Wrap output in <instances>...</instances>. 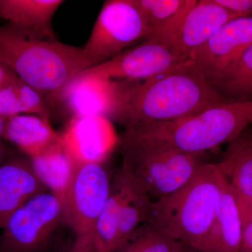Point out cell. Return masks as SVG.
Instances as JSON below:
<instances>
[{"label":"cell","instance_id":"6da1fadb","mask_svg":"<svg viewBox=\"0 0 252 252\" xmlns=\"http://www.w3.org/2000/svg\"><path fill=\"white\" fill-rule=\"evenodd\" d=\"M228 101L188 60L147 80L117 81L109 120L129 130L190 117Z\"/></svg>","mask_w":252,"mask_h":252},{"label":"cell","instance_id":"7a4b0ae2","mask_svg":"<svg viewBox=\"0 0 252 252\" xmlns=\"http://www.w3.org/2000/svg\"><path fill=\"white\" fill-rule=\"evenodd\" d=\"M0 62L49 106L57 103L64 88L93 66L83 47L34 37L9 24L0 27Z\"/></svg>","mask_w":252,"mask_h":252},{"label":"cell","instance_id":"3957f363","mask_svg":"<svg viewBox=\"0 0 252 252\" xmlns=\"http://www.w3.org/2000/svg\"><path fill=\"white\" fill-rule=\"evenodd\" d=\"M252 124V101H228L190 117L124 130L119 144L205 154L234 140Z\"/></svg>","mask_w":252,"mask_h":252},{"label":"cell","instance_id":"277c9868","mask_svg":"<svg viewBox=\"0 0 252 252\" xmlns=\"http://www.w3.org/2000/svg\"><path fill=\"white\" fill-rule=\"evenodd\" d=\"M225 182L216 162H207L180 189L153 200L146 221L200 251L216 219Z\"/></svg>","mask_w":252,"mask_h":252},{"label":"cell","instance_id":"5b68a950","mask_svg":"<svg viewBox=\"0 0 252 252\" xmlns=\"http://www.w3.org/2000/svg\"><path fill=\"white\" fill-rule=\"evenodd\" d=\"M122 167L143 186L151 198H165L180 189L206 163L205 154L174 149L119 144Z\"/></svg>","mask_w":252,"mask_h":252},{"label":"cell","instance_id":"8992f818","mask_svg":"<svg viewBox=\"0 0 252 252\" xmlns=\"http://www.w3.org/2000/svg\"><path fill=\"white\" fill-rule=\"evenodd\" d=\"M63 223V199L51 192L38 194L6 222L0 236V252H44Z\"/></svg>","mask_w":252,"mask_h":252},{"label":"cell","instance_id":"52a82bcc","mask_svg":"<svg viewBox=\"0 0 252 252\" xmlns=\"http://www.w3.org/2000/svg\"><path fill=\"white\" fill-rule=\"evenodd\" d=\"M149 35L136 0H107L83 49L94 66L109 61Z\"/></svg>","mask_w":252,"mask_h":252},{"label":"cell","instance_id":"ba28073f","mask_svg":"<svg viewBox=\"0 0 252 252\" xmlns=\"http://www.w3.org/2000/svg\"><path fill=\"white\" fill-rule=\"evenodd\" d=\"M175 39L159 36L147 39L80 74L111 81H142L188 61Z\"/></svg>","mask_w":252,"mask_h":252},{"label":"cell","instance_id":"9c48e42d","mask_svg":"<svg viewBox=\"0 0 252 252\" xmlns=\"http://www.w3.org/2000/svg\"><path fill=\"white\" fill-rule=\"evenodd\" d=\"M111 184L103 162L78 165L63 200L65 224L76 235H91L108 198Z\"/></svg>","mask_w":252,"mask_h":252},{"label":"cell","instance_id":"30bf717a","mask_svg":"<svg viewBox=\"0 0 252 252\" xmlns=\"http://www.w3.org/2000/svg\"><path fill=\"white\" fill-rule=\"evenodd\" d=\"M252 44V16L224 25L191 57L210 84Z\"/></svg>","mask_w":252,"mask_h":252},{"label":"cell","instance_id":"8fae6325","mask_svg":"<svg viewBox=\"0 0 252 252\" xmlns=\"http://www.w3.org/2000/svg\"><path fill=\"white\" fill-rule=\"evenodd\" d=\"M61 138L78 164L103 162L119 141L112 122L100 117L71 118Z\"/></svg>","mask_w":252,"mask_h":252},{"label":"cell","instance_id":"7c38bea8","mask_svg":"<svg viewBox=\"0 0 252 252\" xmlns=\"http://www.w3.org/2000/svg\"><path fill=\"white\" fill-rule=\"evenodd\" d=\"M117 81L79 74L64 88L57 103L71 118L100 117L109 119L116 97Z\"/></svg>","mask_w":252,"mask_h":252},{"label":"cell","instance_id":"4fadbf2b","mask_svg":"<svg viewBox=\"0 0 252 252\" xmlns=\"http://www.w3.org/2000/svg\"><path fill=\"white\" fill-rule=\"evenodd\" d=\"M48 189L36 177L31 161L15 158L0 166V230L30 199Z\"/></svg>","mask_w":252,"mask_h":252},{"label":"cell","instance_id":"5bb4252c","mask_svg":"<svg viewBox=\"0 0 252 252\" xmlns=\"http://www.w3.org/2000/svg\"><path fill=\"white\" fill-rule=\"evenodd\" d=\"M238 17L214 0L195 1L184 20L177 37L186 57L193 55L210 40L227 23Z\"/></svg>","mask_w":252,"mask_h":252},{"label":"cell","instance_id":"9a60e30c","mask_svg":"<svg viewBox=\"0 0 252 252\" xmlns=\"http://www.w3.org/2000/svg\"><path fill=\"white\" fill-rule=\"evenodd\" d=\"M62 0H0V18L29 35L56 39L52 27Z\"/></svg>","mask_w":252,"mask_h":252},{"label":"cell","instance_id":"2e32d148","mask_svg":"<svg viewBox=\"0 0 252 252\" xmlns=\"http://www.w3.org/2000/svg\"><path fill=\"white\" fill-rule=\"evenodd\" d=\"M216 163L238 201L252 203V124L228 143Z\"/></svg>","mask_w":252,"mask_h":252},{"label":"cell","instance_id":"e0dca14e","mask_svg":"<svg viewBox=\"0 0 252 252\" xmlns=\"http://www.w3.org/2000/svg\"><path fill=\"white\" fill-rule=\"evenodd\" d=\"M243 236V223L238 198L226 180L218 212L210 234L200 252H239Z\"/></svg>","mask_w":252,"mask_h":252},{"label":"cell","instance_id":"ac0fdd59","mask_svg":"<svg viewBox=\"0 0 252 252\" xmlns=\"http://www.w3.org/2000/svg\"><path fill=\"white\" fill-rule=\"evenodd\" d=\"M2 137L29 158L41 154L61 140V135L50 124L49 119L31 114H20L8 119Z\"/></svg>","mask_w":252,"mask_h":252},{"label":"cell","instance_id":"d6986e66","mask_svg":"<svg viewBox=\"0 0 252 252\" xmlns=\"http://www.w3.org/2000/svg\"><path fill=\"white\" fill-rule=\"evenodd\" d=\"M30 161L41 183L50 192L63 200L79 164L62 141L35 157L30 158Z\"/></svg>","mask_w":252,"mask_h":252},{"label":"cell","instance_id":"ffe728a7","mask_svg":"<svg viewBox=\"0 0 252 252\" xmlns=\"http://www.w3.org/2000/svg\"><path fill=\"white\" fill-rule=\"evenodd\" d=\"M150 35L177 41L184 20L195 0H136Z\"/></svg>","mask_w":252,"mask_h":252},{"label":"cell","instance_id":"44dd1931","mask_svg":"<svg viewBox=\"0 0 252 252\" xmlns=\"http://www.w3.org/2000/svg\"><path fill=\"white\" fill-rule=\"evenodd\" d=\"M124 193V174L121 167L112 179L108 198L91 235L99 252H112L119 245V223Z\"/></svg>","mask_w":252,"mask_h":252},{"label":"cell","instance_id":"7402d4cb","mask_svg":"<svg viewBox=\"0 0 252 252\" xmlns=\"http://www.w3.org/2000/svg\"><path fill=\"white\" fill-rule=\"evenodd\" d=\"M122 169L124 193L121 208L119 245L146 221L153 201L137 179L125 168Z\"/></svg>","mask_w":252,"mask_h":252},{"label":"cell","instance_id":"603a6c76","mask_svg":"<svg viewBox=\"0 0 252 252\" xmlns=\"http://www.w3.org/2000/svg\"><path fill=\"white\" fill-rule=\"evenodd\" d=\"M210 84L228 100L252 101V44Z\"/></svg>","mask_w":252,"mask_h":252},{"label":"cell","instance_id":"cb8c5ba5","mask_svg":"<svg viewBox=\"0 0 252 252\" xmlns=\"http://www.w3.org/2000/svg\"><path fill=\"white\" fill-rule=\"evenodd\" d=\"M178 243L145 221L112 252H173Z\"/></svg>","mask_w":252,"mask_h":252},{"label":"cell","instance_id":"d4e9b609","mask_svg":"<svg viewBox=\"0 0 252 252\" xmlns=\"http://www.w3.org/2000/svg\"><path fill=\"white\" fill-rule=\"evenodd\" d=\"M18 79L0 89V117L6 120L15 116L24 114L16 88Z\"/></svg>","mask_w":252,"mask_h":252},{"label":"cell","instance_id":"484cf974","mask_svg":"<svg viewBox=\"0 0 252 252\" xmlns=\"http://www.w3.org/2000/svg\"><path fill=\"white\" fill-rule=\"evenodd\" d=\"M242 223L243 236L239 252H252V203L238 201Z\"/></svg>","mask_w":252,"mask_h":252},{"label":"cell","instance_id":"4316f807","mask_svg":"<svg viewBox=\"0 0 252 252\" xmlns=\"http://www.w3.org/2000/svg\"><path fill=\"white\" fill-rule=\"evenodd\" d=\"M217 4L236 15L248 17L252 14V0H214Z\"/></svg>","mask_w":252,"mask_h":252},{"label":"cell","instance_id":"83f0119b","mask_svg":"<svg viewBox=\"0 0 252 252\" xmlns=\"http://www.w3.org/2000/svg\"><path fill=\"white\" fill-rule=\"evenodd\" d=\"M63 252H99L91 235H76L72 245Z\"/></svg>","mask_w":252,"mask_h":252},{"label":"cell","instance_id":"f1b7e54d","mask_svg":"<svg viewBox=\"0 0 252 252\" xmlns=\"http://www.w3.org/2000/svg\"><path fill=\"white\" fill-rule=\"evenodd\" d=\"M18 79V77L14 72L0 62V89L9 85Z\"/></svg>","mask_w":252,"mask_h":252},{"label":"cell","instance_id":"f546056e","mask_svg":"<svg viewBox=\"0 0 252 252\" xmlns=\"http://www.w3.org/2000/svg\"><path fill=\"white\" fill-rule=\"evenodd\" d=\"M173 252H200L184 244L178 243Z\"/></svg>","mask_w":252,"mask_h":252},{"label":"cell","instance_id":"4dcf8cb0","mask_svg":"<svg viewBox=\"0 0 252 252\" xmlns=\"http://www.w3.org/2000/svg\"><path fill=\"white\" fill-rule=\"evenodd\" d=\"M6 119L0 117V137H2L4 133L5 124H6Z\"/></svg>","mask_w":252,"mask_h":252},{"label":"cell","instance_id":"1f68e13d","mask_svg":"<svg viewBox=\"0 0 252 252\" xmlns=\"http://www.w3.org/2000/svg\"><path fill=\"white\" fill-rule=\"evenodd\" d=\"M4 150L3 148L2 145L0 144V166L1 165V162H2L3 158H4Z\"/></svg>","mask_w":252,"mask_h":252}]
</instances>
